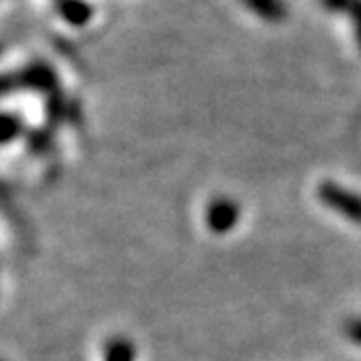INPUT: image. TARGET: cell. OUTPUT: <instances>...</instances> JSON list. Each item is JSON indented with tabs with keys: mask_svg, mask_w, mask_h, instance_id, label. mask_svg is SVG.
<instances>
[{
	"mask_svg": "<svg viewBox=\"0 0 361 361\" xmlns=\"http://www.w3.org/2000/svg\"><path fill=\"white\" fill-rule=\"evenodd\" d=\"M59 13L66 22L74 24V27H81L92 18V7L83 0H63L59 5Z\"/></svg>",
	"mask_w": 361,
	"mask_h": 361,
	"instance_id": "obj_5",
	"label": "cell"
},
{
	"mask_svg": "<svg viewBox=\"0 0 361 361\" xmlns=\"http://www.w3.org/2000/svg\"><path fill=\"white\" fill-rule=\"evenodd\" d=\"M324 5L333 11H344L346 16L350 13V18L355 20V31L361 46V0H324Z\"/></svg>",
	"mask_w": 361,
	"mask_h": 361,
	"instance_id": "obj_6",
	"label": "cell"
},
{
	"mask_svg": "<svg viewBox=\"0 0 361 361\" xmlns=\"http://www.w3.org/2000/svg\"><path fill=\"white\" fill-rule=\"evenodd\" d=\"M250 13L266 22H281L288 16V7L283 0H242Z\"/></svg>",
	"mask_w": 361,
	"mask_h": 361,
	"instance_id": "obj_3",
	"label": "cell"
},
{
	"mask_svg": "<svg viewBox=\"0 0 361 361\" xmlns=\"http://www.w3.org/2000/svg\"><path fill=\"white\" fill-rule=\"evenodd\" d=\"M102 361H135V346L128 338H111L102 350Z\"/></svg>",
	"mask_w": 361,
	"mask_h": 361,
	"instance_id": "obj_4",
	"label": "cell"
},
{
	"mask_svg": "<svg viewBox=\"0 0 361 361\" xmlns=\"http://www.w3.org/2000/svg\"><path fill=\"white\" fill-rule=\"evenodd\" d=\"M318 198L324 207L333 209L335 214L344 216L346 220L361 224V196L342 188L335 180H324L318 188Z\"/></svg>",
	"mask_w": 361,
	"mask_h": 361,
	"instance_id": "obj_1",
	"label": "cell"
},
{
	"mask_svg": "<svg viewBox=\"0 0 361 361\" xmlns=\"http://www.w3.org/2000/svg\"><path fill=\"white\" fill-rule=\"evenodd\" d=\"M240 224V204L233 198H214L204 207V226L214 235H226Z\"/></svg>",
	"mask_w": 361,
	"mask_h": 361,
	"instance_id": "obj_2",
	"label": "cell"
},
{
	"mask_svg": "<svg viewBox=\"0 0 361 361\" xmlns=\"http://www.w3.org/2000/svg\"><path fill=\"white\" fill-rule=\"evenodd\" d=\"M344 335L346 340L361 348V318H350L344 322Z\"/></svg>",
	"mask_w": 361,
	"mask_h": 361,
	"instance_id": "obj_7",
	"label": "cell"
}]
</instances>
